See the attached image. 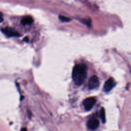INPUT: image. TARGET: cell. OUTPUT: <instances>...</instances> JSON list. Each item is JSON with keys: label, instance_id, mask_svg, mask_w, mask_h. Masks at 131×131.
<instances>
[{"label": "cell", "instance_id": "4", "mask_svg": "<svg viewBox=\"0 0 131 131\" xmlns=\"http://www.w3.org/2000/svg\"><path fill=\"white\" fill-rule=\"evenodd\" d=\"M116 85V82L114 78L111 77L108 78L104 83L103 85V90L105 92H110Z\"/></svg>", "mask_w": 131, "mask_h": 131}, {"label": "cell", "instance_id": "8", "mask_svg": "<svg viewBox=\"0 0 131 131\" xmlns=\"http://www.w3.org/2000/svg\"><path fill=\"white\" fill-rule=\"evenodd\" d=\"M100 117L103 123H105V110L104 108H101L100 111Z\"/></svg>", "mask_w": 131, "mask_h": 131}, {"label": "cell", "instance_id": "7", "mask_svg": "<svg viewBox=\"0 0 131 131\" xmlns=\"http://www.w3.org/2000/svg\"><path fill=\"white\" fill-rule=\"evenodd\" d=\"M33 18L31 16H27L22 18V19L21 20V24L25 26V25L31 24L33 23Z\"/></svg>", "mask_w": 131, "mask_h": 131}, {"label": "cell", "instance_id": "10", "mask_svg": "<svg viewBox=\"0 0 131 131\" xmlns=\"http://www.w3.org/2000/svg\"><path fill=\"white\" fill-rule=\"evenodd\" d=\"M23 40H24L25 41L27 42V41H28V40H29V38H28V37H25V38L23 39Z\"/></svg>", "mask_w": 131, "mask_h": 131}, {"label": "cell", "instance_id": "3", "mask_svg": "<svg viewBox=\"0 0 131 131\" xmlns=\"http://www.w3.org/2000/svg\"><path fill=\"white\" fill-rule=\"evenodd\" d=\"M1 31L5 35L8 37H17L20 35L17 31L10 27L2 28Z\"/></svg>", "mask_w": 131, "mask_h": 131}, {"label": "cell", "instance_id": "9", "mask_svg": "<svg viewBox=\"0 0 131 131\" xmlns=\"http://www.w3.org/2000/svg\"><path fill=\"white\" fill-rule=\"evenodd\" d=\"M59 19H60V21L63 22H68L71 20V19L70 18L63 15H59Z\"/></svg>", "mask_w": 131, "mask_h": 131}, {"label": "cell", "instance_id": "1", "mask_svg": "<svg viewBox=\"0 0 131 131\" xmlns=\"http://www.w3.org/2000/svg\"><path fill=\"white\" fill-rule=\"evenodd\" d=\"M86 66L84 63L76 64L72 71V79L77 85H81L86 78Z\"/></svg>", "mask_w": 131, "mask_h": 131}, {"label": "cell", "instance_id": "6", "mask_svg": "<svg viewBox=\"0 0 131 131\" xmlns=\"http://www.w3.org/2000/svg\"><path fill=\"white\" fill-rule=\"evenodd\" d=\"M99 124V120L95 117L91 118L86 123L87 127L91 130H94L96 129Z\"/></svg>", "mask_w": 131, "mask_h": 131}, {"label": "cell", "instance_id": "11", "mask_svg": "<svg viewBox=\"0 0 131 131\" xmlns=\"http://www.w3.org/2000/svg\"><path fill=\"white\" fill-rule=\"evenodd\" d=\"M21 131H27V129L26 127H23V128H21Z\"/></svg>", "mask_w": 131, "mask_h": 131}, {"label": "cell", "instance_id": "12", "mask_svg": "<svg viewBox=\"0 0 131 131\" xmlns=\"http://www.w3.org/2000/svg\"><path fill=\"white\" fill-rule=\"evenodd\" d=\"M1 22H2L3 21V15H2V13H1Z\"/></svg>", "mask_w": 131, "mask_h": 131}, {"label": "cell", "instance_id": "5", "mask_svg": "<svg viewBox=\"0 0 131 131\" xmlns=\"http://www.w3.org/2000/svg\"><path fill=\"white\" fill-rule=\"evenodd\" d=\"M99 84L98 78L96 75L92 76L89 79L88 82V88L89 89H94L97 88Z\"/></svg>", "mask_w": 131, "mask_h": 131}, {"label": "cell", "instance_id": "2", "mask_svg": "<svg viewBox=\"0 0 131 131\" xmlns=\"http://www.w3.org/2000/svg\"><path fill=\"white\" fill-rule=\"evenodd\" d=\"M96 102L95 98L93 97H89L85 99L83 101V104L84 108L86 111H90L94 106Z\"/></svg>", "mask_w": 131, "mask_h": 131}]
</instances>
